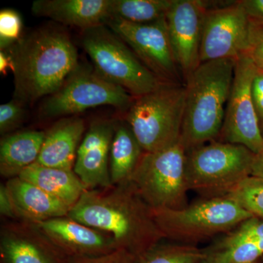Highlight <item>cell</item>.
<instances>
[{
  "mask_svg": "<svg viewBox=\"0 0 263 263\" xmlns=\"http://www.w3.org/2000/svg\"><path fill=\"white\" fill-rule=\"evenodd\" d=\"M144 154L127 124L115 125L110 152V174L112 185L130 182L132 176Z\"/></svg>",
  "mask_w": 263,
  "mask_h": 263,
  "instance_id": "cell-22",
  "label": "cell"
},
{
  "mask_svg": "<svg viewBox=\"0 0 263 263\" xmlns=\"http://www.w3.org/2000/svg\"><path fill=\"white\" fill-rule=\"evenodd\" d=\"M29 224L68 260L98 257L118 249L111 235L67 216Z\"/></svg>",
  "mask_w": 263,
  "mask_h": 263,
  "instance_id": "cell-14",
  "label": "cell"
},
{
  "mask_svg": "<svg viewBox=\"0 0 263 263\" xmlns=\"http://www.w3.org/2000/svg\"><path fill=\"white\" fill-rule=\"evenodd\" d=\"M82 46L99 75L121 86L135 98L164 84L105 24L84 30Z\"/></svg>",
  "mask_w": 263,
  "mask_h": 263,
  "instance_id": "cell-6",
  "label": "cell"
},
{
  "mask_svg": "<svg viewBox=\"0 0 263 263\" xmlns=\"http://www.w3.org/2000/svg\"><path fill=\"white\" fill-rule=\"evenodd\" d=\"M250 21L240 1L221 8H208L202 26L200 62L232 59L247 53Z\"/></svg>",
  "mask_w": 263,
  "mask_h": 263,
  "instance_id": "cell-12",
  "label": "cell"
},
{
  "mask_svg": "<svg viewBox=\"0 0 263 263\" xmlns=\"http://www.w3.org/2000/svg\"><path fill=\"white\" fill-rule=\"evenodd\" d=\"M260 129H261V133H262V136L263 138V122L260 123Z\"/></svg>",
  "mask_w": 263,
  "mask_h": 263,
  "instance_id": "cell-37",
  "label": "cell"
},
{
  "mask_svg": "<svg viewBox=\"0 0 263 263\" xmlns=\"http://www.w3.org/2000/svg\"><path fill=\"white\" fill-rule=\"evenodd\" d=\"M251 176L263 179V154L256 155L254 157Z\"/></svg>",
  "mask_w": 263,
  "mask_h": 263,
  "instance_id": "cell-35",
  "label": "cell"
},
{
  "mask_svg": "<svg viewBox=\"0 0 263 263\" xmlns=\"http://www.w3.org/2000/svg\"><path fill=\"white\" fill-rule=\"evenodd\" d=\"M85 131L83 119L64 118L46 133L37 163L46 167L73 170Z\"/></svg>",
  "mask_w": 263,
  "mask_h": 263,
  "instance_id": "cell-18",
  "label": "cell"
},
{
  "mask_svg": "<svg viewBox=\"0 0 263 263\" xmlns=\"http://www.w3.org/2000/svg\"><path fill=\"white\" fill-rule=\"evenodd\" d=\"M67 216L111 235L118 249L136 257L164 238L152 209L131 182L86 190Z\"/></svg>",
  "mask_w": 263,
  "mask_h": 263,
  "instance_id": "cell-1",
  "label": "cell"
},
{
  "mask_svg": "<svg viewBox=\"0 0 263 263\" xmlns=\"http://www.w3.org/2000/svg\"><path fill=\"white\" fill-rule=\"evenodd\" d=\"M232 59L202 62L185 79L181 142L186 152L214 141L220 135L233 84Z\"/></svg>",
  "mask_w": 263,
  "mask_h": 263,
  "instance_id": "cell-3",
  "label": "cell"
},
{
  "mask_svg": "<svg viewBox=\"0 0 263 263\" xmlns=\"http://www.w3.org/2000/svg\"><path fill=\"white\" fill-rule=\"evenodd\" d=\"M252 97L259 123L263 122V70L257 69L252 84Z\"/></svg>",
  "mask_w": 263,
  "mask_h": 263,
  "instance_id": "cell-32",
  "label": "cell"
},
{
  "mask_svg": "<svg viewBox=\"0 0 263 263\" xmlns=\"http://www.w3.org/2000/svg\"><path fill=\"white\" fill-rule=\"evenodd\" d=\"M230 233L236 239L258 242L263 251V219L254 216L230 230Z\"/></svg>",
  "mask_w": 263,
  "mask_h": 263,
  "instance_id": "cell-29",
  "label": "cell"
},
{
  "mask_svg": "<svg viewBox=\"0 0 263 263\" xmlns=\"http://www.w3.org/2000/svg\"><path fill=\"white\" fill-rule=\"evenodd\" d=\"M164 238L194 245L223 235L254 217L230 197H206L180 209H152Z\"/></svg>",
  "mask_w": 263,
  "mask_h": 263,
  "instance_id": "cell-4",
  "label": "cell"
},
{
  "mask_svg": "<svg viewBox=\"0 0 263 263\" xmlns=\"http://www.w3.org/2000/svg\"><path fill=\"white\" fill-rule=\"evenodd\" d=\"M254 263H257V262H254Z\"/></svg>",
  "mask_w": 263,
  "mask_h": 263,
  "instance_id": "cell-38",
  "label": "cell"
},
{
  "mask_svg": "<svg viewBox=\"0 0 263 263\" xmlns=\"http://www.w3.org/2000/svg\"><path fill=\"white\" fill-rule=\"evenodd\" d=\"M204 257L196 245L160 242L137 255L133 263H202Z\"/></svg>",
  "mask_w": 263,
  "mask_h": 263,
  "instance_id": "cell-25",
  "label": "cell"
},
{
  "mask_svg": "<svg viewBox=\"0 0 263 263\" xmlns=\"http://www.w3.org/2000/svg\"><path fill=\"white\" fill-rule=\"evenodd\" d=\"M203 251L202 263H254L263 255L258 242L234 239L227 233Z\"/></svg>",
  "mask_w": 263,
  "mask_h": 263,
  "instance_id": "cell-23",
  "label": "cell"
},
{
  "mask_svg": "<svg viewBox=\"0 0 263 263\" xmlns=\"http://www.w3.org/2000/svg\"><path fill=\"white\" fill-rule=\"evenodd\" d=\"M22 32V17L13 9H3L0 12V49L11 48L20 41Z\"/></svg>",
  "mask_w": 263,
  "mask_h": 263,
  "instance_id": "cell-27",
  "label": "cell"
},
{
  "mask_svg": "<svg viewBox=\"0 0 263 263\" xmlns=\"http://www.w3.org/2000/svg\"><path fill=\"white\" fill-rule=\"evenodd\" d=\"M8 67L13 70V63L11 54L5 53V51H0V70L3 73H5Z\"/></svg>",
  "mask_w": 263,
  "mask_h": 263,
  "instance_id": "cell-36",
  "label": "cell"
},
{
  "mask_svg": "<svg viewBox=\"0 0 263 263\" xmlns=\"http://www.w3.org/2000/svg\"><path fill=\"white\" fill-rule=\"evenodd\" d=\"M173 2L174 0H110V17L134 24L151 23L165 16Z\"/></svg>",
  "mask_w": 263,
  "mask_h": 263,
  "instance_id": "cell-24",
  "label": "cell"
},
{
  "mask_svg": "<svg viewBox=\"0 0 263 263\" xmlns=\"http://www.w3.org/2000/svg\"><path fill=\"white\" fill-rule=\"evenodd\" d=\"M115 124L110 121L93 122L81 141L73 171L87 190L108 188L110 152Z\"/></svg>",
  "mask_w": 263,
  "mask_h": 263,
  "instance_id": "cell-15",
  "label": "cell"
},
{
  "mask_svg": "<svg viewBox=\"0 0 263 263\" xmlns=\"http://www.w3.org/2000/svg\"><path fill=\"white\" fill-rule=\"evenodd\" d=\"M0 255L2 263H68L67 257L27 222L2 231Z\"/></svg>",
  "mask_w": 263,
  "mask_h": 263,
  "instance_id": "cell-16",
  "label": "cell"
},
{
  "mask_svg": "<svg viewBox=\"0 0 263 263\" xmlns=\"http://www.w3.org/2000/svg\"><path fill=\"white\" fill-rule=\"evenodd\" d=\"M257 71L247 53L237 59L220 135L221 141L242 145L258 155L263 154V138L252 97Z\"/></svg>",
  "mask_w": 263,
  "mask_h": 263,
  "instance_id": "cell-10",
  "label": "cell"
},
{
  "mask_svg": "<svg viewBox=\"0 0 263 263\" xmlns=\"http://www.w3.org/2000/svg\"><path fill=\"white\" fill-rule=\"evenodd\" d=\"M255 154L242 145L212 141L187 152L190 190L207 197L222 196L252 174Z\"/></svg>",
  "mask_w": 263,
  "mask_h": 263,
  "instance_id": "cell-7",
  "label": "cell"
},
{
  "mask_svg": "<svg viewBox=\"0 0 263 263\" xmlns=\"http://www.w3.org/2000/svg\"><path fill=\"white\" fill-rule=\"evenodd\" d=\"M226 195L252 216L263 219V179L249 176Z\"/></svg>",
  "mask_w": 263,
  "mask_h": 263,
  "instance_id": "cell-26",
  "label": "cell"
},
{
  "mask_svg": "<svg viewBox=\"0 0 263 263\" xmlns=\"http://www.w3.org/2000/svg\"><path fill=\"white\" fill-rule=\"evenodd\" d=\"M186 155L181 141L144 152L130 182L151 209H180L188 205Z\"/></svg>",
  "mask_w": 263,
  "mask_h": 263,
  "instance_id": "cell-8",
  "label": "cell"
},
{
  "mask_svg": "<svg viewBox=\"0 0 263 263\" xmlns=\"http://www.w3.org/2000/svg\"><path fill=\"white\" fill-rule=\"evenodd\" d=\"M134 99L121 86L79 64L61 87L45 100L41 115L44 118L63 117L100 105H110L127 112Z\"/></svg>",
  "mask_w": 263,
  "mask_h": 263,
  "instance_id": "cell-9",
  "label": "cell"
},
{
  "mask_svg": "<svg viewBox=\"0 0 263 263\" xmlns=\"http://www.w3.org/2000/svg\"><path fill=\"white\" fill-rule=\"evenodd\" d=\"M18 177L42 189L70 209L87 190L73 170L46 167L37 162L24 169Z\"/></svg>",
  "mask_w": 263,
  "mask_h": 263,
  "instance_id": "cell-21",
  "label": "cell"
},
{
  "mask_svg": "<svg viewBox=\"0 0 263 263\" xmlns=\"http://www.w3.org/2000/svg\"><path fill=\"white\" fill-rule=\"evenodd\" d=\"M22 104L14 100L0 106V133L6 134L15 129L23 121L25 110Z\"/></svg>",
  "mask_w": 263,
  "mask_h": 263,
  "instance_id": "cell-28",
  "label": "cell"
},
{
  "mask_svg": "<svg viewBox=\"0 0 263 263\" xmlns=\"http://www.w3.org/2000/svg\"><path fill=\"white\" fill-rule=\"evenodd\" d=\"M0 213L8 218H18L6 184L0 185Z\"/></svg>",
  "mask_w": 263,
  "mask_h": 263,
  "instance_id": "cell-34",
  "label": "cell"
},
{
  "mask_svg": "<svg viewBox=\"0 0 263 263\" xmlns=\"http://www.w3.org/2000/svg\"><path fill=\"white\" fill-rule=\"evenodd\" d=\"M6 184L18 218L34 223L68 215L70 208L36 185L18 176Z\"/></svg>",
  "mask_w": 263,
  "mask_h": 263,
  "instance_id": "cell-19",
  "label": "cell"
},
{
  "mask_svg": "<svg viewBox=\"0 0 263 263\" xmlns=\"http://www.w3.org/2000/svg\"><path fill=\"white\" fill-rule=\"evenodd\" d=\"M184 84H162L134 99L126 122L144 152L168 148L181 139L185 106Z\"/></svg>",
  "mask_w": 263,
  "mask_h": 263,
  "instance_id": "cell-5",
  "label": "cell"
},
{
  "mask_svg": "<svg viewBox=\"0 0 263 263\" xmlns=\"http://www.w3.org/2000/svg\"><path fill=\"white\" fill-rule=\"evenodd\" d=\"M32 12L84 31L105 24L110 17V0H36Z\"/></svg>",
  "mask_w": 263,
  "mask_h": 263,
  "instance_id": "cell-17",
  "label": "cell"
},
{
  "mask_svg": "<svg viewBox=\"0 0 263 263\" xmlns=\"http://www.w3.org/2000/svg\"><path fill=\"white\" fill-rule=\"evenodd\" d=\"M247 54L258 70H263V26L252 23Z\"/></svg>",
  "mask_w": 263,
  "mask_h": 263,
  "instance_id": "cell-31",
  "label": "cell"
},
{
  "mask_svg": "<svg viewBox=\"0 0 263 263\" xmlns=\"http://www.w3.org/2000/svg\"><path fill=\"white\" fill-rule=\"evenodd\" d=\"M46 133L25 130L2 138L0 173L5 177H17L24 169L37 162Z\"/></svg>",
  "mask_w": 263,
  "mask_h": 263,
  "instance_id": "cell-20",
  "label": "cell"
},
{
  "mask_svg": "<svg viewBox=\"0 0 263 263\" xmlns=\"http://www.w3.org/2000/svg\"><path fill=\"white\" fill-rule=\"evenodd\" d=\"M206 4L199 0H174L167 14V32L183 79L198 67Z\"/></svg>",
  "mask_w": 263,
  "mask_h": 263,
  "instance_id": "cell-13",
  "label": "cell"
},
{
  "mask_svg": "<svg viewBox=\"0 0 263 263\" xmlns=\"http://www.w3.org/2000/svg\"><path fill=\"white\" fill-rule=\"evenodd\" d=\"M251 23L263 26V0H241Z\"/></svg>",
  "mask_w": 263,
  "mask_h": 263,
  "instance_id": "cell-33",
  "label": "cell"
},
{
  "mask_svg": "<svg viewBox=\"0 0 263 263\" xmlns=\"http://www.w3.org/2000/svg\"><path fill=\"white\" fill-rule=\"evenodd\" d=\"M15 44L11 54L15 97L22 103L53 94L79 65L76 46L60 29H39Z\"/></svg>",
  "mask_w": 263,
  "mask_h": 263,
  "instance_id": "cell-2",
  "label": "cell"
},
{
  "mask_svg": "<svg viewBox=\"0 0 263 263\" xmlns=\"http://www.w3.org/2000/svg\"><path fill=\"white\" fill-rule=\"evenodd\" d=\"M105 24L161 81L184 84L170 42L166 15L147 24L131 23L110 17Z\"/></svg>",
  "mask_w": 263,
  "mask_h": 263,
  "instance_id": "cell-11",
  "label": "cell"
},
{
  "mask_svg": "<svg viewBox=\"0 0 263 263\" xmlns=\"http://www.w3.org/2000/svg\"><path fill=\"white\" fill-rule=\"evenodd\" d=\"M135 258L136 256L125 249H117L110 253L98 257L69 259L68 263H133Z\"/></svg>",
  "mask_w": 263,
  "mask_h": 263,
  "instance_id": "cell-30",
  "label": "cell"
}]
</instances>
